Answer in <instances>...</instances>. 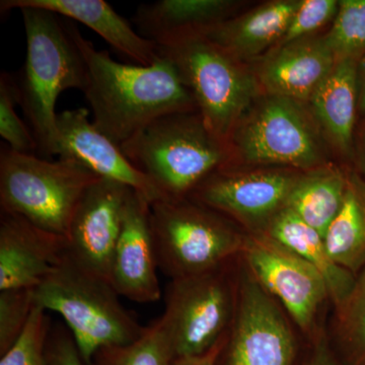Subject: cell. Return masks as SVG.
<instances>
[{"label":"cell","mask_w":365,"mask_h":365,"mask_svg":"<svg viewBox=\"0 0 365 365\" xmlns=\"http://www.w3.org/2000/svg\"><path fill=\"white\" fill-rule=\"evenodd\" d=\"M66 251V237L0 211V292L37 287Z\"/></svg>","instance_id":"2e32d148"},{"label":"cell","mask_w":365,"mask_h":365,"mask_svg":"<svg viewBox=\"0 0 365 365\" xmlns=\"http://www.w3.org/2000/svg\"><path fill=\"white\" fill-rule=\"evenodd\" d=\"M234 262L198 275L170 279L160 319L176 359L202 355L227 335L237 304Z\"/></svg>","instance_id":"9c48e42d"},{"label":"cell","mask_w":365,"mask_h":365,"mask_svg":"<svg viewBox=\"0 0 365 365\" xmlns=\"http://www.w3.org/2000/svg\"><path fill=\"white\" fill-rule=\"evenodd\" d=\"M292 250L313 265L325 278L330 300L338 307L351 292L356 276L333 260L324 235L285 207L271 220L263 232Z\"/></svg>","instance_id":"7402d4cb"},{"label":"cell","mask_w":365,"mask_h":365,"mask_svg":"<svg viewBox=\"0 0 365 365\" xmlns=\"http://www.w3.org/2000/svg\"><path fill=\"white\" fill-rule=\"evenodd\" d=\"M175 359L169 336L158 319L145 327L143 335L134 342L101 349L91 365H173Z\"/></svg>","instance_id":"484cf974"},{"label":"cell","mask_w":365,"mask_h":365,"mask_svg":"<svg viewBox=\"0 0 365 365\" xmlns=\"http://www.w3.org/2000/svg\"><path fill=\"white\" fill-rule=\"evenodd\" d=\"M357 88H359V112L365 114V53L357 64Z\"/></svg>","instance_id":"d590c367"},{"label":"cell","mask_w":365,"mask_h":365,"mask_svg":"<svg viewBox=\"0 0 365 365\" xmlns=\"http://www.w3.org/2000/svg\"><path fill=\"white\" fill-rule=\"evenodd\" d=\"M299 0H277L222 21L202 33L240 61L256 58L282 39Z\"/></svg>","instance_id":"ffe728a7"},{"label":"cell","mask_w":365,"mask_h":365,"mask_svg":"<svg viewBox=\"0 0 365 365\" xmlns=\"http://www.w3.org/2000/svg\"><path fill=\"white\" fill-rule=\"evenodd\" d=\"M300 173L292 170L244 172L223 168L201 182L188 198L241 225L248 234H259L287 207L288 196Z\"/></svg>","instance_id":"7c38bea8"},{"label":"cell","mask_w":365,"mask_h":365,"mask_svg":"<svg viewBox=\"0 0 365 365\" xmlns=\"http://www.w3.org/2000/svg\"><path fill=\"white\" fill-rule=\"evenodd\" d=\"M307 365H338L337 359L329 346L324 333L314 341V351Z\"/></svg>","instance_id":"d6a6232c"},{"label":"cell","mask_w":365,"mask_h":365,"mask_svg":"<svg viewBox=\"0 0 365 365\" xmlns=\"http://www.w3.org/2000/svg\"><path fill=\"white\" fill-rule=\"evenodd\" d=\"M232 0H160L141 4L133 16L138 32L158 45L178 36L204 33L232 18Z\"/></svg>","instance_id":"44dd1931"},{"label":"cell","mask_w":365,"mask_h":365,"mask_svg":"<svg viewBox=\"0 0 365 365\" xmlns=\"http://www.w3.org/2000/svg\"><path fill=\"white\" fill-rule=\"evenodd\" d=\"M98 179L76 160H50L4 145L0 151V211L66 239L81 198Z\"/></svg>","instance_id":"8992f818"},{"label":"cell","mask_w":365,"mask_h":365,"mask_svg":"<svg viewBox=\"0 0 365 365\" xmlns=\"http://www.w3.org/2000/svg\"><path fill=\"white\" fill-rule=\"evenodd\" d=\"M354 160L357 165V172L365 177V125L355 139Z\"/></svg>","instance_id":"e575fe53"},{"label":"cell","mask_w":365,"mask_h":365,"mask_svg":"<svg viewBox=\"0 0 365 365\" xmlns=\"http://www.w3.org/2000/svg\"><path fill=\"white\" fill-rule=\"evenodd\" d=\"M47 313L40 307L33 309L20 338L1 355L0 365H48L46 347L52 324Z\"/></svg>","instance_id":"f1b7e54d"},{"label":"cell","mask_w":365,"mask_h":365,"mask_svg":"<svg viewBox=\"0 0 365 365\" xmlns=\"http://www.w3.org/2000/svg\"><path fill=\"white\" fill-rule=\"evenodd\" d=\"M359 60H336L333 68L307 103L326 139L340 155L348 158H354Z\"/></svg>","instance_id":"d6986e66"},{"label":"cell","mask_w":365,"mask_h":365,"mask_svg":"<svg viewBox=\"0 0 365 365\" xmlns=\"http://www.w3.org/2000/svg\"><path fill=\"white\" fill-rule=\"evenodd\" d=\"M329 253L340 267L357 274L365 267V177L347 172V188L339 213L325 235Z\"/></svg>","instance_id":"cb8c5ba5"},{"label":"cell","mask_w":365,"mask_h":365,"mask_svg":"<svg viewBox=\"0 0 365 365\" xmlns=\"http://www.w3.org/2000/svg\"><path fill=\"white\" fill-rule=\"evenodd\" d=\"M35 7L83 24L102 37L118 52L138 66L153 64L158 57V45L136 32L130 23L104 0H1L0 11Z\"/></svg>","instance_id":"ac0fdd59"},{"label":"cell","mask_w":365,"mask_h":365,"mask_svg":"<svg viewBox=\"0 0 365 365\" xmlns=\"http://www.w3.org/2000/svg\"><path fill=\"white\" fill-rule=\"evenodd\" d=\"M121 150L163 199L188 198L230 162L227 144L211 133L198 111L158 118L125 141Z\"/></svg>","instance_id":"3957f363"},{"label":"cell","mask_w":365,"mask_h":365,"mask_svg":"<svg viewBox=\"0 0 365 365\" xmlns=\"http://www.w3.org/2000/svg\"><path fill=\"white\" fill-rule=\"evenodd\" d=\"M20 105L16 76L2 71L0 74V136L16 153L37 155L38 146L32 130L19 116Z\"/></svg>","instance_id":"83f0119b"},{"label":"cell","mask_w":365,"mask_h":365,"mask_svg":"<svg viewBox=\"0 0 365 365\" xmlns=\"http://www.w3.org/2000/svg\"><path fill=\"white\" fill-rule=\"evenodd\" d=\"M151 230L158 269L170 279L220 267L241 256L247 232L191 198L151 203Z\"/></svg>","instance_id":"52a82bcc"},{"label":"cell","mask_w":365,"mask_h":365,"mask_svg":"<svg viewBox=\"0 0 365 365\" xmlns=\"http://www.w3.org/2000/svg\"><path fill=\"white\" fill-rule=\"evenodd\" d=\"M334 337L345 365H365V267L335 309Z\"/></svg>","instance_id":"d4e9b609"},{"label":"cell","mask_w":365,"mask_h":365,"mask_svg":"<svg viewBox=\"0 0 365 365\" xmlns=\"http://www.w3.org/2000/svg\"><path fill=\"white\" fill-rule=\"evenodd\" d=\"M33 295L36 306L62 317L86 365L103 348L134 342L145 329L125 309L111 283L67 251Z\"/></svg>","instance_id":"277c9868"},{"label":"cell","mask_w":365,"mask_h":365,"mask_svg":"<svg viewBox=\"0 0 365 365\" xmlns=\"http://www.w3.org/2000/svg\"><path fill=\"white\" fill-rule=\"evenodd\" d=\"M36 306L33 289H7L0 292V354L20 338Z\"/></svg>","instance_id":"f546056e"},{"label":"cell","mask_w":365,"mask_h":365,"mask_svg":"<svg viewBox=\"0 0 365 365\" xmlns=\"http://www.w3.org/2000/svg\"><path fill=\"white\" fill-rule=\"evenodd\" d=\"M324 37L336 60L359 59L365 53V0H341Z\"/></svg>","instance_id":"4316f807"},{"label":"cell","mask_w":365,"mask_h":365,"mask_svg":"<svg viewBox=\"0 0 365 365\" xmlns=\"http://www.w3.org/2000/svg\"><path fill=\"white\" fill-rule=\"evenodd\" d=\"M20 11L26 40L25 64L16 76L20 106L38 155L48 158L56 148L57 98L71 88L85 91L86 62L58 14L35 7Z\"/></svg>","instance_id":"7a4b0ae2"},{"label":"cell","mask_w":365,"mask_h":365,"mask_svg":"<svg viewBox=\"0 0 365 365\" xmlns=\"http://www.w3.org/2000/svg\"><path fill=\"white\" fill-rule=\"evenodd\" d=\"M46 357L48 365H86L67 327L56 325L48 336Z\"/></svg>","instance_id":"1f68e13d"},{"label":"cell","mask_w":365,"mask_h":365,"mask_svg":"<svg viewBox=\"0 0 365 365\" xmlns=\"http://www.w3.org/2000/svg\"><path fill=\"white\" fill-rule=\"evenodd\" d=\"M335 62L325 37L309 36L276 46L262 57L255 76L266 93L307 104Z\"/></svg>","instance_id":"e0dca14e"},{"label":"cell","mask_w":365,"mask_h":365,"mask_svg":"<svg viewBox=\"0 0 365 365\" xmlns=\"http://www.w3.org/2000/svg\"><path fill=\"white\" fill-rule=\"evenodd\" d=\"M252 277L307 334L316 341L323 332L318 319L330 299L325 278L313 265L265 234H248L241 256Z\"/></svg>","instance_id":"30bf717a"},{"label":"cell","mask_w":365,"mask_h":365,"mask_svg":"<svg viewBox=\"0 0 365 365\" xmlns=\"http://www.w3.org/2000/svg\"><path fill=\"white\" fill-rule=\"evenodd\" d=\"M347 172L329 163L300 173L287 207L325 237L344 202Z\"/></svg>","instance_id":"603a6c76"},{"label":"cell","mask_w":365,"mask_h":365,"mask_svg":"<svg viewBox=\"0 0 365 365\" xmlns=\"http://www.w3.org/2000/svg\"><path fill=\"white\" fill-rule=\"evenodd\" d=\"M297 342L280 304L242 267L237 304L217 364L294 365Z\"/></svg>","instance_id":"8fae6325"},{"label":"cell","mask_w":365,"mask_h":365,"mask_svg":"<svg viewBox=\"0 0 365 365\" xmlns=\"http://www.w3.org/2000/svg\"><path fill=\"white\" fill-rule=\"evenodd\" d=\"M325 139L304 103L265 93L254 101L230 134L227 165L237 160L307 172L329 165Z\"/></svg>","instance_id":"ba28073f"},{"label":"cell","mask_w":365,"mask_h":365,"mask_svg":"<svg viewBox=\"0 0 365 365\" xmlns=\"http://www.w3.org/2000/svg\"><path fill=\"white\" fill-rule=\"evenodd\" d=\"M158 51L176 67L211 133L227 144L235 125L259 97L256 76L202 33L165 41Z\"/></svg>","instance_id":"5b68a950"},{"label":"cell","mask_w":365,"mask_h":365,"mask_svg":"<svg viewBox=\"0 0 365 365\" xmlns=\"http://www.w3.org/2000/svg\"><path fill=\"white\" fill-rule=\"evenodd\" d=\"M56 128L55 155L76 160L103 179L135 190L151 203L163 199L155 185L126 158L121 146L91 121L88 110L79 108L59 113Z\"/></svg>","instance_id":"9a60e30c"},{"label":"cell","mask_w":365,"mask_h":365,"mask_svg":"<svg viewBox=\"0 0 365 365\" xmlns=\"http://www.w3.org/2000/svg\"><path fill=\"white\" fill-rule=\"evenodd\" d=\"M339 9L336 0H299L284 36L277 45L313 36V33L334 21Z\"/></svg>","instance_id":"4dcf8cb0"},{"label":"cell","mask_w":365,"mask_h":365,"mask_svg":"<svg viewBox=\"0 0 365 365\" xmlns=\"http://www.w3.org/2000/svg\"><path fill=\"white\" fill-rule=\"evenodd\" d=\"M150 208L148 197L131 190L112 260V287L120 297L139 304L162 297Z\"/></svg>","instance_id":"5bb4252c"},{"label":"cell","mask_w":365,"mask_h":365,"mask_svg":"<svg viewBox=\"0 0 365 365\" xmlns=\"http://www.w3.org/2000/svg\"><path fill=\"white\" fill-rule=\"evenodd\" d=\"M225 336L212 349L204 353V354L198 355V356L176 359L173 362V365H215L220 352H222L223 345H225Z\"/></svg>","instance_id":"836d02e7"},{"label":"cell","mask_w":365,"mask_h":365,"mask_svg":"<svg viewBox=\"0 0 365 365\" xmlns=\"http://www.w3.org/2000/svg\"><path fill=\"white\" fill-rule=\"evenodd\" d=\"M131 190L101 178L86 190L67 232V252L72 258L110 283L113 255Z\"/></svg>","instance_id":"4fadbf2b"},{"label":"cell","mask_w":365,"mask_h":365,"mask_svg":"<svg viewBox=\"0 0 365 365\" xmlns=\"http://www.w3.org/2000/svg\"><path fill=\"white\" fill-rule=\"evenodd\" d=\"M86 66L85 96L93 123L120 146L158 118L195 112L193 96L176 67L158 54L150 66L120 63L98 50L73 24L66 23Z\"/></svg>","instance_id":"6da1fadb"}]
</instances>
